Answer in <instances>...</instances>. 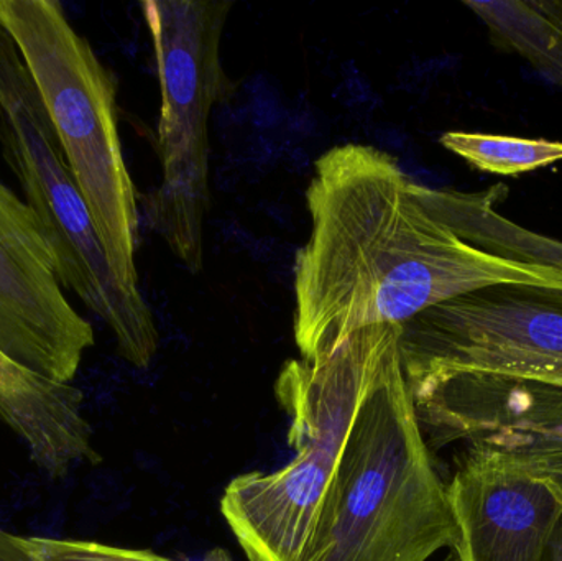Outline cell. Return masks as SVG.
<instances>
[{
	"label": "cell",
	"instance_id": "6da1fadb",
	"mask_svg": "<svg viewBox=\"0 0 562 561\" xmlns=\"http://www.w3.org/2000/svg\"><path fill=\"white\" fill-rule=\"evenodd\" d=\"M311 233L294 259V343L314 359L369 326L403 325L475 290L562 287V273L484 253L449 223L441 188L372 145L324 152L306 191Z\"/></svg>",
	"mask_w": 562,
	"mask_h": 561
},
{
	"label": "cell",
	"instance_id": "7c38bea8",
	"mask_svg": "<svg viewBox=\"0 0 562 561\" xmlns=\"http://www.w3.org/2000/svg\"><path fill=\"white\" fill-rule=\"evenodd\" d=\"M504 187L484 191L441 188L442 206L456 233L501 259L562 273V240L520 226L497 210Z\"/></svg>",
	"mask_w": 562,
	"mask_h": 561
},
{
	"label": "cell",
	"instance_id": "5b68a950",
	"mask_svg": "<svg viewBox=\"0 0 562 561\" xmlns=\"http://www.w3.org/2000/svg\"><path fill=\"white\" fill-rule=\"evenodd\" d=\"M229 0L142 2L160 86L157 148L161 183L144 200L148 226L190 270L204 267L210 211V115L231 94L221 61Z\"/></svg>",
	"mask_w": 562,
	"mask_h": 561
},
{
	"label": "cell",
	"instance_id": "30bf717a",
	"mask_svg": "<svg viewBox=\"0 0 562 561\" xmlns=\"http://www.w3.org/2000/svg\"><path fill=\"white\" fill-rule=\"evenodd\" d=\"M469 450L482 451L548 491L562 483V391L488 378L465 399L458 427Z\"/></svg>",
	"mask_w": 562,
	"mask_h": 561
},
{
	"label": "cell",
	"instance_id": "ba28073f",
	"mask_svg": "<svg viewBox=\"0 0 562 561\" xmlns=\"http://www.w3.org/2000/svg\"><path fill=\"white\" fill-rule=\"evenodd\" d=\"M448 493L458 530L452 552L459 560L550 561L562 507L543 484L469 450Z\"/></svg>",
	"mask_w": 562,
	"mask_h": 561
},
{
	"label": "cell",
	"instance_id": "ac0fdd59",
	"mask_svg": "<svg viewBox=\"0 0 562 561\" xmlns=\"http://www.w3.org/2000/svg\"><path fill=\"white\" fill-rule=\"evenodd\" d=\"M442 561H461V560H459L458 553L452 552V550H451V552H449V556L446 557V559Z\"/></svg>",
	"mask_w": 562,
	"mask_h": 561
},
{
	"label": "cell",
	"instance_id": "e0dca14e",
	"mask_svg": "<svg viewBox=\"0 0 562 561\" xmlns=\"http://www.w3.org/2000/svg\"><path fill=\"white\" fill-rule=\"evenodd\" d=\"M550 561H562V519L557 534H554L553 543H551Z\"/></svg>",
	"mask_w": 562,
	"mask_h": 561
},
{
	"label": "cell",
	"instance_id": "9c48e42d",
	"mask_svg": "<svg viewBox=\"0 0 562 561\" xmlns=\"http://www.w3.org/2000/svg\"><path fill=\"white\" fill-rule=\"evenodd\" d=\"M294 457L272 473L229 481L221 514L249 561H304L333 476V451L307 431L288 428Z\"/></svg>",
	"mask_w": 562,
	"mask_h": 561
},
{
	"label": "cell",
	"instance_id": "5bb4252c",
	"mask_svg": "<svg viewBox=\"0 0 562 561\" xmlns=\"http://www.w3.org/2000/svg\"><path fill=\"white\" fill-rule=\"evenodd\" d=\"M441 145L475 170L497 177H520L562 161V142L548 138L451 131Z\"/></svg>",
	"mask_w": 562,
	"mask_h": 561
},
{
	"label": "cell",
	"instance_id": "277c9868",
	"mask_svg": "<svg viewBox=\"0 0 562 561\" xmlns=\"http://www.w3.org/2000/svg\"><path fill=\"white\" fill-rule=\"evenodd\" d=\"M0 148L45 229L63 289L76 293L108 325L128 364L147 369L160 343L154 313L142 292L125 289L115 277L38 88L3 29Z\"/></svg>",
	"mask_w": 562,
	"mask_h": 561
},
{
	"label": "cell",
	"instance_id": "52a82bcc",
	"mask_svg": "<svg viewBox=\"0 0 562 561\" xmlns=\"http://www.w3.org/2000/svg\"><path fill=\"white\" fill-rule=\"evenodd\" d=\"M63 290L42 223L0 180V351L71 384L94 346V329Z\"/></svg>",
	"mask_w": 562,
	"mask_h": 561
},
{
	"label": "cell",
	"instance_id": "2e32d148",
	"mask_svg": "<svg viewBox=\"0 0 562 561\" xmlns=\"http://www.w3.org/2000/svg\"><path fill=\"white\" fill-rule=\"evenodd\" d=\"M0 561H40L26 546L25 537L0 529Z\"/></svg>",
	"mask_w": 562,
	"mask_h": 561
},
{
	"label": "cell",
	"instance_id": "9a60e30c",
	"mask_svg": "<svg viewBox=\"0 0 562 561\" xmlns=\"http://www.w3.org/2000/svg\"><path fill=\"white\" fill-rule=\"evenodd\" d=\"M40 561H177L148 549H125L94 540L25 537Z\"/></svg>",
	"mask_w": 562,
	"mask_h": 561
},
{
	"label": "cell",
	"instance_id": "8fae6325",
	"mask_svg": "<svg viewBox=\"0 0 562 561\" xmlns=\"http://www.w3.org/2000/svg\"><path fill=\"white\" fill-rule=\"evenodd\" d=\"M82 392L43 378L0 351V425L25 444L33 463L52 478L75 464L101 461L82 412Z\"/></svg>",
	"mask_w": 562,
	"mask_h": 561
},
{
	"label": "cell",
	"instance_id": "8992f818",
	"mask_svg": "<svg viewBox=\"0 0 562 561\" xmlns=\"http://www.w3.org/2000/svg\"><path fill=\"white\" fill-rule=\"evenodd\" d=\"M412 394L479 375L562 391V287H487L400 325Z\"/></svg>",
	"mask_w": 562,
	"mask_h": 561
},
{
	"label": "cell",
	"instance_id": "4fadbf2b",
	"mask_svg": "<svg viewBox=\"0 0 562 561\" xmlns=\"http://www.w3.org/2000/svg\"><path fill=\"white\" fill-rule=\"evenodd\" d=\"M498 48L515 53L562 89V0H468Z\"/></svg>",
	"mask_w": 562,
	"mask_h": 561
},
{
	"label": "cell",
	"instance_id": "7a4b0ae2",
	"mask_svg": "<svg viewBox=\"0 0 562 561\" xmlns=\"http://www.w3.org/2000/svg\"><path fill=\"white\" fill-rule=\"evenodd\" d=\"M290 428L326 441L333 476L304 561H428L458 530L403 369L400 325L369 326L276 381Z\"/></svg>",
	"mask_w": 562,
	"mask_h": 561
},
{
	"label": "cell",
	"instance_id": "3957f363",
	"mask_svg": "<svg viewBox=\"0 0 562 561\" xmlns=\"http://www.w3.org/2000/svg\"><path fill=\"white\" fill-rule=\"evenodd\" d=\"M0 29L38 88L115 277L140 292V207L122 152L114 76L56 0H0Z\"/></svg>",
	"mask_w": 562,
	"mask_h": 561
}]
</instances>
